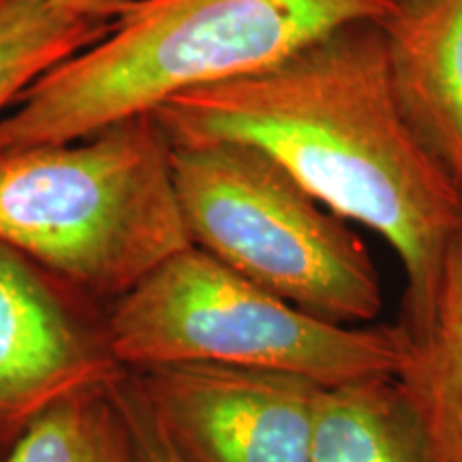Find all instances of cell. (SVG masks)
Wrapping results in <instances>:
<instances>
[{
  "label": "cell",
  "instance_id": "277c9868",
  "mask_svg": "<svg viewBox=\"0 0 462 462\" xmlns=\"http://www.w3.org/2000/svg\"><path fill=\"white\" fill-rule=\"evenodd\" d=\"M106 328L126 371L223 364L317 385L398 374L411 343L404 326H343L306 313L198 246L165 259L109 302Z\"/></svg>",
  "mask_w": 462,
  "mask_h": 462
},
{
  "label": "cell",
  "instance_id": "8fae6325",
  "mask_svg": "<svg viewBox=\"0 0 462 462\" xmlns=\"http://www.w3.org/2000/svg\"><path fill=\"white\" fill-rule=\"evenodd\" d=\"M118 383L56 402L15 439L0 462H137Z\"/></svg>",
  "mask_w": 462,
  "mask_h": 462
},
{
  "label": "cell",
  "instance_id": "52a82bcc",
  "mask_svg": "<svg viewBox=\"0 0 462 462\" xmlns=\"http://www.w3.org/2000/svg\"><path fill=\"white\" fill-rule=\"evenodd\" d=\"M95 304L0 242V452L56 402L126 374Z\"/></svg>",
  "mask_w": 462,
  "mask_h": 462
},
{
  "label": "cell",
  "instance_id": "4fadbf2b",
  "mask_svg": "<svg viewBox=\"0 0 462 462\" xmlns=\"http://www.w3.org/2000/svg\"><path fill=\"white\" fill-rule=\"evenodd\" d=\"M118 392L120 401H123L126 420H129L131 426L137 462H182L176 454H173V449L170 448V443L165 441V437L161 435L152 415H150L148 407L142 401L140 392L133 385L129 371H126L123 379H120Z\"/></svg>",
  "mask_w": 462,
  "mask_h": 462
},
{
  "label": "cell",
  "instance_id": "ba28073f",
  "mask_svg": "<svg viewBox=\"0 0 462 462\" xmlns=\"http://www.w3.org/2000/svg\"><path fill=\"white\" fill-rule=\"evenodd\" d=\"M381 26L409 123L462 189V0H396Z\"/></svg>",
  "mask_w": 462,
  "mask_h": 462
},
{
  "label": "cell",
  "instance_id": "8992f818",
  "mask_svg": "<svg viewBox=\"0 0 462 462\" xmlns=\"http://www.w3.org/2000/svg\"><path fill=\"white\" fill-rule=\"evenodd\" d=\"M182 462H310L319 385L296 374L170 364L129 371Z\"/></svg>",
  "mask_w": 462,
  "mask_h": 462
},
{
  "label": "cell",
  "instance_id": "7a4b0ae2",
  "mask_svg": "<svg viewBox=\"0 0 462 462\" xmlns=\"http://www.w3.org/2000/svg\"><path fill=\"white\" fill-rule=\"evenodd\" d=\"M396 0H133L97 43L34 79L0 118V150L84 140L199 86L285 60Z\"/></svg>",
  "mask_w": 462,
  "mask_h": 462
},
{
  "label": "cell",
  "instance_id": "30bf717a",
  "mask_svg": "<svg viewBox=\"0 0 462 462\" xmlns=\"http://www.w3.org/2000/svg\"><path fill=\"white\" fill-rule=\"evenodd\" d=\"M396 374L411 398L435 462H462V229L448 248L429 323L409 334Z\"/></svg>",
  "mask_w": 462,
  "mask_h": 462
},
{
  "label": "cell",
  "instance_id": "6da1fadb",
  "mask_svg": "<svg viewBox=\"0 0 462 462\" xmlns=\"http://www.w3.org/2000/svg\"><path fill=\"white\" fill-rule=\"evenodd\" d=\"M171 146L242 142L379 234L404 270V330L432 315L462 189L409 123L381 22H351L263 71L184 90L152 112Z\"/></svg>",
  "mask_w": 462,
  "mask_h": 462
},
{
  "label": "cell",
  "instance_id": "5bb4252c",
  "mask_svg": "<svg viewBox=\"0 0 462 462\" xmlns=\"http://www.w3.org/2000/svg\"><path fill=\"white\" fill-rule=\"evenodd\" d=\"M54 7L95 22H116L133 0H48Z\"/></svg>",
  "mask_w": 462,
  "mask_h": 462
},
{
  "label": "cell",
  "instance_id": "9c48e42d",
  "mask_svg": "<svg viewBox=\"0 0 462 462\" xmlns=\"http://www.w3.org/2000/svg\"><path fill=\"white\" fill-rule=\"evenodd\" d=\"M310 462H435L396 374L319 385Z\"/></svg>",
  "mask_w": 462,
  "mask_h": 462
},
{
  "label": "cell",
  "instance_id": "7c38bea8",
  "mask_svg": "<svg viewBox=\"0 0 462 462\" xmlns=\"http://www.w3.org/2000/svg\"><path fill=\"white\" fill-rule=\"evenodd\" d=\"M114 22H95L48 0H0V109L62 60L97 43Z\"/></svg>",
  "mask_w": 462,
  "mask_h": 462
},
{
  "label": "cell",
  "instance_id": "3957f363",
  "mask_svg": "<svg viewBox=\"0 0 462 462\" xmlns=\"http://www.w3.org/2000/svg\"><path fill=\"white\" fill-rule=\"evenodd\" d=\"M0 242L95 302L193 246L152 114L84 140L0 150Z\"/></svg>",
  "mask_w": 462,
  "mask_h": 462
},
{
  "label": "cell",
  "instance_id": "5b68a950",
  "mask_svg": "<svg viewBox=\"0 0 462 462\" xmlns=\"http://www.w3.org/2000/svg\"><path fill=\"white\" fill-rule=\"evenodd\" d=\"M171 173L199 251L321 319L373 326L381 315L383 287L366 245L263 150L171 146Z\"/></svg>",
  "mask_w": 462,
  "mask_h": 462
}]
</instances>
